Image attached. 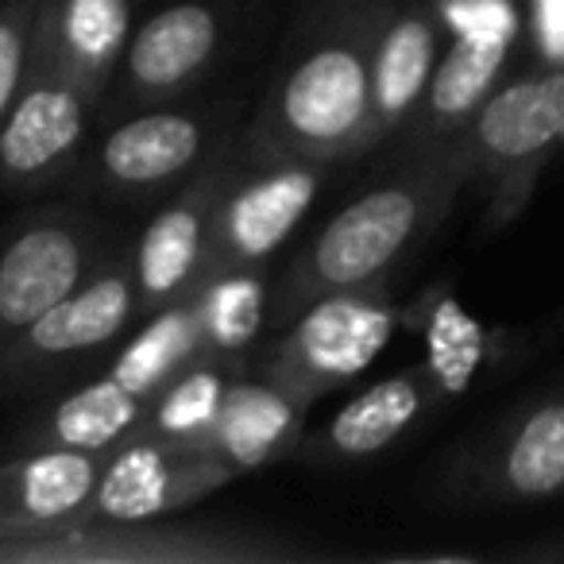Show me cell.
Here are the masks:
<instances>
[{
	"instance_id": "obj_1",
	"label": "cell",
	"mask_w": 564,
	"mask_h": 564,
	"mask_svg": "<svg viewBox=\"0 0 564 564\" xmlns=\"http://www.w3.org/2000/svg\"><path fill=\"white\" fill-rule=\"evenodd\" d=\"M422 202L410 186H379L340 209L310 251V279L317 291H352L376 279L414 236Z\"/></svg>"
},
{
	"instance_id": "obj_2",
	"label": "cell",
	"mask_w": 564,
	"mask_h": 564,
	"mask_svg": "<svg viewBox=\"0 0 564 564\" xmlns=\"http://www.w3.org/2000/svg\"><path fill=\"white\" fill-rule=\"evenodd\" d=\"M282 124L310 148L352 140L371 117V66L348 43H329L302 58L279 94Z\"/></svg>"
},
{
	"instance_id": "obj_3",
	"label": "cell",
	"mask_w": 564,
	"mask_h": 564,
	"mask_svg": "<svg viewBox=\"0 0 564 564\" xmlns=\"http://www.w3.org/2000/svg\"><path fill=\"white\" fill-rule=\"evenodd\" d=\"M86 251L70 225H35L0 251V333H24L78 291Z\"/></svg>"
},
{
	"instance_id": "obj_4",
	"label": "cell",
	"mask_w": 564,
	"mask_h": 564,
	"mask_svg": "<svg viewBox=\"0 0 564 564\" xmlns=\"http://www.w3.org/2000/svg\"><path fill=\"white\" fill-rule=\"evenodd\" d=\"M391 333V310L376 306L368 299H352L348 291H337L302 317L299 333H294V364L322 383L352 379L383 352Z\"/></svg>"
},
{
	"instance_id": "obj_5",
	"label": "cell",
	"mask_w": 564,
	"mask_h": 564,
	"mask_svg": "<svg viewBox=\"0 0 564 564\" xmlns=\"http://www.w3.org/2000/svg\"><path fill=\"white\" fill-rule=\"evenodd\" d=\"M479 148L502 163L533 159L564 140V70L522 78L484 105L476 124Z\"/></svg>"
},
{
	"instance_id": "obj_6",
	"label": "cell",
	"mask_w": 564,
	"mask_h": 564,
	"mask_svg": "<svg viewBox=\"0 0 564 564\" xmlns=\"http://www.w3.org/2000/svg\"><path fill=\"white\" fill-rule=\"evenodd\" d=\"M317 174L310 166L263 174L248 182L225 205V243L236 259H263L294 232L317 197Z\"/></svg>"
},
{
	"instance_id": "obj_7",
	"label": "cell",
	"mask_w": 564,
	"mask_h": 564,
	"mask_svg": "<svg viewBox=\"0 0 564 564\" xmlns=\"http://www.w3.org/2000/svg\"><path fill=\"white\" fill-rule=\"evenodd\" d=\"M82 135V101L70 86H35L0 120V171L40 174Z\"/></svg>"
},
{
	"instance_id": "obj_8",
	"label": "cell",
	"mask_w": 564,
	"mask_h": 564,
	"mask_svg": "<svg viewBox=\"0 0 564 564\" xmlns=\"http://www.w3.org/2000/svg\"><path fill=\"white\" fill-rule=\"evenodd\" d=\"M202 148V128L182 112H148L105 140L101 163L120 186H155L186 171Z\"/></svg>"
},
{
	"instance_id": "obj_9",
	"label": "cell",
	"mask_w": 564,
	"mask_h": 564,
	"mask_svg": "<svg viewBox=\"0 0 564 564\" xmlns=\"http://www.w3.org/2000/svg\"><path fill=\"white\" fill-rule=\"evenodd\" d=\"M132 317V286L120 274L89 282L86 291L66 294L58 306L35 317L24 329V348L40 356H66L86 352L105 340H112Z\"/></svg>"
},
{
	"instance_id": "obj_10",
	"label": "cell",
	"mask_w": 564,
	"mask_h": 564,
	"mask_svg": "<svg viewBox=\"0 0 564 564\" xmlns=\"http://www.w3.org/2000/svg\"><path fill=\"white\" fill-rule=\"evenodd\" d=\"M217 47V17L205 4H174L151 17L128 47V74L143 89L189 78Z\"/></svg>"
},
{
	"instance_id": "obj_11",
	"label": "cell",
	"mask_w": 564,
	"mask_h": 564,
	"mask_svg": "<svg viewBox=\"0 0 564 564\" xmlns=\"http://www.w3.org/2000/svg\"><path fill=\"white\" fill-rule=\"evenodd\" d=\"M189 460L163 445H132L97 479V510L117 522H143L174 507L189 484Z\"/></svg>"
},
{
	"instance_id": "obj_12",
	"label": "cell",
	"mask_w": 564,
	"mask_h": 564,
	"mask_svg": "<svg viewBox=\"0 0 564 564\" xmlns=\"http://www.w3.org/2000/svg\"><path fill=\"white\" fill-rule=\"evenodd\" d=\"M294 425V406L271 387H228L213 417V441L240 468L263 464Z\"/></svg>"
},
{
	"instance_id": "obj_13",
	"label": "cell",
	"mask_w": 564,
	"mask_h": 564,
	"mask_svg": "<svg viewBox=\"0 0 564 564\" xmlns=\"http://www.w3.org/2000/svg\"><path fill=\"white\" fill-rule=\"evenodd\" d=\"M97 479L101 471L86 448H47V453L32 456L24 468L12 471L17 514L24 510V518L32 522H63L86 507L89 495H97Z\"/></svg>"
},
{
	"instance_id": "obj_14",
	"label": "cell",
	"mask_w": 564,
	"mask_h": 564,
	"mask_svg": "<svg viewBox=\"0 0 564 564\" xmlns=\"http://www.w3.org/2000/svg\"><path fill=\"white\" fill-rule=\"evenodd\" d=\"M433 58H437V32L430 20L402 17L383 35L371 66V109L383 120H394L422 97L433 78Z\"/></svg>"
},
{
	"instance_id": "obj_15",
	"label": "cell",
	"mask_w": 564,
	"mask_h": 564,
	"mask_svg": "<svg viewBox=\"0 0 564 564\" xmlns=\"http://www.w3.org/2000/svg\"><path fill=\"white\" fill-rule=\"evenodd\" d=\"M422 410V391L414 379L394 376L368 387L360 399H352L329 425V441L348 456H368L387 448Z\"/></svg>"
},
{
	"instance_id": "obj_16",
	"label": "cell",
	"mask_w": 564,
	"mask_h": 564,
	"mask_svg": "<svg viewBox=\"0 0 564 564\" xmlns=\"http://www.w3.org/2000/svg\"><path fill=\"white\" fill-rule=\"evenodd\" d=\"M202 256V213L194 205H174L148 225L135 256V274L148 299H166L194 274Z\"/></svg>"
},
{
	"instance_id": "obj_17",
	"label": "cell",
	"mask_w": 564,
	"mask_h": 564,
	"mask_svg": "<svg viewBox=\"0 0 564 564\" xmlns=\"http://www.w3.org/2000/svg\"><path fill=\"white\" fill-rule=\"evenodd\" d=\"M135 417H140V394L128 391L117 376H109L101 383L82 387L55 410V437L58 445L97 453V448H109L117 437H124L135 425Z\"/></svg>"
},
{
	"instance_id": "obj_18",
	"label": "cell",
	"mask_w": 564,
	"mask_h": 564,
	"mask_svg": "<svg viewBox=\"0 0 564 564\" xmlns=\"http://www.w3.org/2000/svg\"><path fill=\"white\" fill-rule=\"evenodd\" d=\"M202 333H205L202 317H197L194 310H171V314H163L159 322H151L148 329L120 352L112 376H117L128 391H135L143 399V394H151L159 383H166V379L178 371V364L197 348Z\"/></svg>"
},
{
	"instance_id": "obj_19",
	"label": "cell",
	"mask_w": 564,
	"mask_h": 564,
	"mask_svg": "<svg viewBox=\"0 0 564 564\" xmlns=\"http://www.w3.org/2000/svg\"><path fill=\"white\" fill-rule=\"evenodd\" d=\"M507 484L525 499H545L564 487V402H549L522 422L507 448Z\"/></svg>"
},
{
	"instance_id": "obj_20",
	"label": "cell",
	"mask_w": 564,
	"mask_h": 564,
	"mask_svg": "<svg viewBox=\"0 0 564 564\" xmlns=\"http://www.w3.org/2000/svg\"><path fill=\"white\" fill-rule=\"evenodd\" d=\"M507 47L510 43L502 40H456L430 78L433 117L456 120L476 109L491 89V82L499 78L502 63H507Z\"/></svg>"
},
{
	"instance_id": "obj_21",
	"label": "cell",
	"mask_w": 564,
	"mask_h": 564,
	"mask_svg": "<svg viewBox=\"0 0 564 564\" xmlns=\"http://www.w3.org/2000/svg\"><path fill=\"white\" fill-rule=\"evenodd\" d=\"M259 322H263V282L251 274L220 282L202 314L205 337L220 348H243L259 333Z\"/></svg>"
},
{
	"instance_id": "obj_22",
	"label": "cell",
	"mask_w": 564,
	"mask_h": 564,
	"mask_svg": "<svg viewBox=\"0 0 564 564\" xmlns=\"http://www.w3.org/2000/svg\"><path fill=\"white\" fill-rule=\"evenodd\" d=\"M225 391L228 387L220 383L217 371H189L159 402V414H155L159 433L171 441H182L202 430H213V417H217Z\"/></svg>"
},
{
	"instance_id": "obj_23",
	"label": "cell",
	"mask_w": 564,
	"mask_h": 564,
	"mask_svg": "<svg viewBox=\"0 0 564 564\" xmlns=\"http://www.w3.org/2000/svg\"><path fill=\"white\" fill-rule=\"evenodd\" d=\"M430 348H433V371H437V379H445L448 387H464L479 360V329L453 302H445L430 325Z\"/></svg>"
},
{
	"instance_id": "obj_24",
	"label": "cell",
	"mask_w": 564,
	"mask_h": 564,
	"mask_svg": "<svg viewBox=\"0 0 564 564\" xmlns=\"http://www.w3.org/2000/svg\"><path fill=\"white\" fill-rule=\"evenodd\" d=\"M124 4L120 0H70L66 9V40L86 63H101L117 51L124 35Z\"/></svg>"
},
{
	"instance_id": "obj_25",
	"label": "cell",
	"mask_w": 564,
	"mask_h": 564,
	"mask_svg": "<svg viewBox=\"0 0 564 564\" xmlns=\"http://www.w3.org/2000/svg\"><path fill=\"white\" fill-rule=\"evenodd\" d=\"M445 24L456 40H502L518 32V12L510 0H445Z\"/></svg>"
},
{
	"instance_id": "obj_26",
	"label": "cell",
	"mask_w": 564,
	"mask_h": 564,
	"mask_svg": "<svg viewBox=\"0 0 564 564\" xmlns=\"http://www.w3.org/2000/svg\"><path fill=\"white\" fill-rule=\"evenodd\" d=\"M28 28L20 12H0V120L17 101L20 78H24Z\"/></svg>"
},
{
	"instance_id": "obj_27",
	"label": "cell",
	"mask_w": 564,
	"mask_h": 564,
	"mask_svg": "<svg viewBox=\"0 0 564 564\" xmlns=\"http://www.w3.org/2000/svg\"><path fill=\"white\" fill-rule=\"evenodd\" d=\"M538 40L549 58H564V0H538Z\"/></svg>"
}]
</instances>
